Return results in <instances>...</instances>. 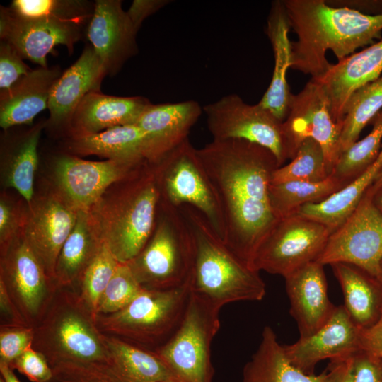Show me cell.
<instances>
[{
	"instance_id": "obj_1",
	"label": "cell",
	"mask_w": 382,
	"mask_h": 382,
	"mask_svg": "<svg viewBox=\"0 0 382 382\" xmlns=\"http://www.w3.org/2000/svg\"><path fill=\"white\" fill-rule=\"evenodd\" d=\"M197 154L221 207L223 241L253 268L258 248L279 220L269 193L278 162L267 149L242 139H213Z\"/></svg>"
},
{
	"instance_id": "obj_10",
	"label": "cell",
	"mask_w": 382,
	"mask_h": 382,
	"mask_svg": "<svg viewBox=\"0 0 382 382\" xmlns=\"http://www.w3.org/2000/svg\"><path fill=\"white\" fill-rule=\"evenodd\" d=\"M208 129L213 139H242L270 150L278 164L289 159L283 122L259 103H246L236 93L205 105Z\"/></svg>"
},
{
	"instance_id": "obj_3",
	"label": "cell",
	"mask_w": 382,
	"mask_h": 382,
	"mask_svg": "<svg viewBox=\"0 0 382 382\" xmlns=\"http://www.w3.org/2000/svg\"><path fill=\"white\" fill-rule=\"evenodd\" d=\"M193 241L192 291L221 308L238 301H259L266 285L259 272L235 255L195 208L179 207Z\"/></svg>"
},
{
	"instance_id": "obj_30",
	"label": "cell",
	"mask_w": 382,
	"mask_h": 382,
	"mask_svg": "<svg viewBox=\"0 0 382 382\" xmlns=\"http://www.w3.org/2000/svg\"><path fill=\"white\" fill-rule=\"evenodd\" d=\"M327 372L308 374L294 366L273 329L265 326L260 342L243 370V382H325Z\"/></svg>"
},
{
	"instance_id": "obj_37",
	"label": "cell",
	"mask_w": 382,
	"mask_h": 382,
	"mask_svg": "<svg viewBox=\"0 0 382 382\" xmlns=\"http://www.w3.org/2000/svg\"><path fill=\"white\" fill-rule=\"evenodd\" d=\"M330 175L322 147L314 139H306L301 143L288 164L274 170L271 183L296 180L320 182Z\"/></svg>"
},
{
	"instance_id": "obj_14",
	"label": "cell",
	"mask_w": 382,
	"mask_h": 382,
	"mask_svg": "<svg viewBox=\"0 0 382 382\" xmlns=\"http://www.w3.org/2000/svg\"><path fill=\"white\" fill-rule=\"evenodd\" d=\"M283 128L289 159L302 141L314 139L324 151L331 175L340 156L339 143L342 125L334 120L328 96L317 81L311 79L300 92L293 94Z\"/></svg>"
},
{
	"instance_id": "obj_2",
	"label": "cell",
	"mask_w": 382,
	"mask_h": 382,
	"mask_svg": "<svg viewBox=\"0 0 382 382\" xmlns=\"http://www.w3.org/2000/svg\"><path fill=\"white\" fill-rule=\"evenodd\" d=\"M291 29V69L323 76L331 64L330 50L338 61L381 39L382 14L369 15L345 6H332L326 0H283Z\"/></svg>"
},
{
	"instance_id": "obj_17",
	"label": "cell",
	"mask_w": 382,
	"mask_h": 382,
	"mask_svg": "<svg viewBox=\"0 0 382 382\" xmlns=\"http://www.w3.org/2000/svg\"><path fill=\"white\" fill-rule=\"evenodd\" d=\"M77 212L59 193L52 194L31 205L23 219V237L55 284L57 259L75 225Z\"/></svg>"
},
{
	"instance_id": "obj_9",
	"label": "cell",
	"mask_w": 382,
	"mask_h": 382,
	"mask_svg": "<svg viewBox=\"0 0 382 382\" xmlns=\"http://www.w3.org/2000/svg\"><path fill=\"white\" fill-rule=\"evenodd\" d=\"M151 164L160 199L176 208L184 205L195 208L223 240L224 223L219 200L189 139Z\"/></svg>"
},
{
	"instance_id": "obj_42",
	"label": "cell",
	"mask_w": 382,
	"mask_h": 382,
	"mask_svg": "<svg viewBox=\"0 0 382 382\" xmlns=\"http://www.w3.org/2000/svg\"><path fill=\"white\" fill-rule=\"evenodd\" d=\"M34 328L0 326V361L10 365L32 345Z\"/></svg>"
},
{
	"instance_id": "obj_16",
	"label": "cell",
	"mask_w": 382,
	"mask_h": 382,
	"mask_svg": "<svg viewBox=\"0 0 382 382\" xmlns=\"http://www.w3.org/2000/svg\"><path fill=\"white\" fill-rule=\"evenodd\" d=\"M76 22L53 18H23L1 6L0 38L11 43L23 59L47 67V56L57 45L70 54L83 37V26Z\"/></svg>"
},
{
	"instance_id": "obj_6",
	"label": "cell",
	"mask_w": 382,
	"mask_h": 382,
	"mask_svg": "<svg viewBox=\"0 0 382 382\" xmlns=\"http://www.w3.org/2000/svg\"><path fill=\"white\" fill-rule=\"evenodd\" d=\"M191 293V280L172 289H143L120 311L98 316L96 325L105 335L155 352L178 329Z\"/></svg>"
},
{
	"instance_id": "obj_53",
	"label": "cell",
	"mask_w": 382,
	"mask_h": 382,
	"mask_svg": "<svg viewBox=\"0 0 382 382\" xmlns=\"http://www.w3.org/2000/svg\"><path fill=\"white\" fill-rule=\"evenodd\" d=\"M373 201L376 207L382 213V189L374 192Z\"/></svg>"
},
{
	"instance_id": "obj_23",
	"label": "cell",
	"mask_w": 382,
	"mask_h": 382,
	"mask_svg": "<svg viewBox=\"0 0 382 382\" xmlns=\"http://www.w3.org/2000/svg\"><path fill=\"white\" fill-rule=\"evenodd\" d=\"M192 100L174 103H151L137 125L145 134L149 149V163H154L187 139L202 113Z\"/></svg>"
},
{
	"instance_id": "obj_45",
	"label": "cell",
	"mask_w": 382,
	"mask_h": 382,
	"mask_svg": "<svg viewBox=\"0 0 382 382\" xmlns=\"http://www.w3.org/2000/svg\"><path fill=\"white\" fill-rule=\"evenodd\" d=\"M354 382H382V361L360 349L353 355Z\"/></svg>"
},
{
	"instance_id": "obj_55",
	"label": "cell",
	"mask_w": 382,
	"mask_h": 382,
	"mask_svg": "<svg viewBox=\"0 0 382 382\" xmlns=\"http://www.w3.org/2000/svg\"><path fill=\"white\" fill-rule=\"evenodd\" d=\"M379 281L382 283V260H381V274H380Z\"/></svg>"
},
{
	"instance_id": "obj_34",
	"label": "cell",
	"mask_w": 382,
	"mask_h": 382,
	"mask_svg": "<svg viewBox=\"0 0 382 382\" xmlns=\"http://www.w3.org/2000/svg\"><path fill=\"white\" fill-rule=\"evenodd\" d=\"M345 187L343 183L331 175L320 182L296 180L271 183L270 199L279 219L294 214L305 204L323 201Z\"/></svg>"
},
{
	"instance_id": "obj_19",
	"label": "cell",
	"mask_w": 382,
	"mask_h": 382,
	"mask_svg": "<svg viewBox=\"0 0 382 382\" xmlns=\"http://www.w3.org/2000/svg\"><path fill=\"white\" fill-rule=\"evenodd\" d=\"M137 33L120 0L94 2L86 37L107 76H115L125 62L137 54Z\"/></svg>"
},
{
	"instance_id": "obj_31",
	"label": "cell",
	"mask_w": 382,
	"mask_h": 382,
	"mask_svg": "<svg viewBox=\"0 0 382 382\" xmlns=\"http://www.w3.org/2000/svg\"><path fill=\"white\" fill-rule=\"evenodd\" d=\"M45 127L46 121L38 122L13 138L2 149L4 185L16 190L28 204L33 197L38 165L37 147Z\"/></svg>"
},
{
	"instance_id": "obj_28",
	"label": "cell",
	"mask_w": 382,
	"mask_h": 382,
	"mask_svg": "<svg viewBox=\"0 0 382 382\" xmlns=\"http://www.w3.org/2000/svg\"><path fill=\"white\" fill-rule=\"evenodd\" d=\"M102 243L90 209L78 210L75 225L62 248L56 264L54 277L57 287L78 291L83 274Z\"/></svg>"
},
{
	"instance_id": "obj_11",
	"label": "cell",
	"mask_w": 382,
	"mask_h": 382,
	"mask_svg": "<svg viewBox=\"0 0 382 382\" xmlns=\"http://www.w3.org/2000/svg\"><path fill=\"white\" fill-rule=\"evenodd\" d=\"M331 233L323 224L296 213L281 218L258 248L253 268L284 278L316 261Z\"/></svg>"
},
{
	"instance_id": "obj_8",
	"label": "cell",
	"mask_w": 382,
	"mask_h": 382,
	"mask_svg": "<svg viewBox=\"0 0 382 382\" xmlns=\"http://www.w3.org/2000/svg\"><path fill=\"white\" fill-rule=\"evenodd\" d=\"M221 308L192 291L180 325L154 352L178 382H213L212 342L220 328Z\"/></svg>"
},
{
	"instance_id": "obj_51",
	"label": "cell",
	"mask_w": 382,
	"mask_h": 382,
	"mask_svg": "<svg viewBox=\"0 0 382 382\" xmlns=\"http://www.w3.org/2000/svg\"><path fill=\"white\" fill-rule=\"evenodd\" d=\"M332 6H345L369 15L382 14V1H326ZM366 14V13H365Z\"/></svg>"
},
{
	"instance_id": "obj_46",
	"label": "cell",
	"mask_w": 382,
	"mask_h": 382,
	"mask_svg": "<svg viewBox=\"0 0 382 382\" xmlns=\"http://www.w3.org/2000/svg\"><path fill=\"white\" fill-rule=\"evenodd\" d=\"M23 220L14 206L6 199L0 200V245L4 248L22 231Z\"/></svg>"
},
{
	"instance_id": "obj_48",
	"label": "cell",
	"mask_w": 382,
	"mask_h": 382,
	"mask_svg": "<svg viewBox=\"0 0 382 382\" xmlns=\"http://www.w3.org/2000/svg\"><path fill=\"white\" fill-rule=\"evenodd\" d=\"M360 347L382 361V313L378 320L366 328H360Z\"/></svg>"
},
{
	"instance_id": "obj_27",
	"label": "cell",
	"mask_w": 382,
	"mask_h": 382,
	"mask_svg": "<svg viewBox=\"0 0 382 382\" xmlns=\"http://www.w3.org/2000/svg\"><path fill=\"white\" fill-rule=\"evenodd\" d=\"M67 149L72 155H96L136 166L149 161L146 137L137 124L117 126L96 134L70 136Z\"/></svg>"
},
{
	"instance_id": "obj_43",
	"label": "cell",
	"mask_w": 382,
	"mask_h": 382,
	"mask_svg": "<svg viewBox=\"0 0 382 382\" xmlns=\"http://www.w3.org/2000/svg\"><path fill=\"white\" fill-rule=\"evenodd\" d=\"M17 50L8 42H0V91L9 89L32 71Z\"/></svg>"
},
{
	"instance_id": "obj_56",
	"label": "cell",
	"mask_w": 382,
	"mask_h": 382,
	"mask_svg": "<svg viewBox=\"0 0 382 382\" xmlns=\"http://www.w3.org/2000/svg\"><path fill=\"white\" fill-rule=\"evenodd\" d=\"M162 382H178L173 378H170V379H168V380H166L164 381H162Z\"/></svg>"
},
{
	"instance_id": "obj_21",
	"label": "cell",
	"mask_w": 382,
	"mask_h": 382,
	"mask_svg": "<svg viewBox=\"0 0 382 382\" xmlns=\"http://www.w3.org/2000/svg\"><path fill=\"white\" fill-rule=\"evenodd\" d=\"M323 267L313 261L284 277L290 314L296 322L299 337L316 332L336 308L328 297Z\"/></svg>"
},
{
	"instance_id": "obj_40",
	"label": "cell",
	"mask_w": 382,
	"mask_h": 382,
	"mask_svg": "<svg viewBox=\"0 0 382 382\" xmlns=\"http://www.w3.org/2000/svg\"><path fill=\"white\" fill-rule=\"evenodd\" d=\"M143 289L127 263H120L100 299L97 317L116 313Z\"/></svg>"
},
{
	"instance_id": "obj_49",
	"label": "cell",
	"mask_w": 382,
	"mask_h": 382,
	"mask_svg": "<svg viewBox=\"0 0 382 382\" xmlns=\"http://www.w3.org/2000/svg\"><path fill=\"white\" fill-rule=\"evenodd\" d=\"M0 326H28L1 282H0Z\"/></svg>"
},
{
	"instance_id": "obj_18",
	"label": "cell",
	"mask_w": 382,
	"mask_h": 382,
	"mask_svg": "<svg viewBox=\"0 0 382 382\" xmlns=\"http://www.w3.org/2000/svg\"><path fill=\"white\" fill-rule=\"evenodd\" d=\"M360 328L352 321L346 309L336 306L329 320L316 332L299 337L293 344L283 345L290 362L303 372L313 374L322 360L346 358L361 349Z\"/></svg>"
},
{
	"instance_id": "obj_54",
	"label": "cell",
	"mask_w": 382,
	"mask_h": 382,
	"mask_svg": "<svg viewBox=\"0 0 382 382\" xmlns=\"http://www.w3.org/2000/svg\"><path fill=\"white\" fill-rule=\"evenodd\" d=\"M371 188L374 192L382 189V169Z\"/></svg>"
},
{
	"instance_id": "obj_29",
	"label": "cell",
	"mask_w": 382,
	"mask_h": 382,
	"mask_svg": "<svg viewBox=\"0 0 382 382\" xmlns=\"http://www.w3.org/2000/svg\"><path fill=\"white\" fill-rule=\"evenodd\" d=\"M344 298L343 306L359 328L374 324L382 313V283L354 265H330Z\"/></svg>"
},
{
	"instance_id": "obj_35",
	"label": "cell",
	"mask_w": 382,
	"mask_h": 382,
	"mask_svg": "<svg viewBox=\"0 0 382 382\" xmlns=\"http://www.w3.org/2000/svg\"><path fill=\"white\" fill-rule=\"evenodd\" d=\"M382 110V75L355 91L345 111L340 137V154L359 140L361 132Z\"/></svg>"
},
{
	"instance_id": "obj_39",
	"label": "cell",
	"mask_w": 382,
	"mask_h": 382,
	"mask_svg": "<svg viewBox=\"0 0 382 382\" xmlns=\"http://www.w3.org/2000/svg\"><path fill=\"white\" fill-rule=\"evenodd\" d=\"M120 263L103 242L96 257L82 275L78 291L95 320L103 294Z\"/></svg>"
},
{
	"instance_id": "obj_4",
	"label": "cell",
	"mask_w": 382,
	"mask_h": 382,
	"mask_svg": "<svg viewBox=\"0 0 382 382\" xmlns=\"http://www.w3.org/2000/svg\"><path fill=\"white\" fill-rule=\"evenodd\" d=\"M159 201L154 169L147 163L125 179L111 202L101 198L90 209L100 240L119 262L127 263L146 245Z\"/></svg>"
},
{
	"instance_id": "obj_5",
	"label": "cell",
	"mask_w": 382,
	"mask_h": 382,
	"mask_svg": "<svg viewBox=\"0 0 382 382\" xmlns=\"http://www.w3.org/2000/svg\"><path fill=\"white\" fill-rule=\"evenodd\" d=\"M33 328L32 347L50 366L68 361L110 364L104 335L76 290L58 288Z\"/></svg>"
},
{
	"instance_id": "obj_33",
	"label": "cell",
	"mask_w": 382,
	"mask_h": 382,
	"mask_svg": "<svg viewBox=\"0 0 382 382\" xmlns=\"http://www.w3.org/2000/svg\"><path fill=\"white\" fill-rule=\"evenodd\" d=\"M103 335L110 364L125 382H162L173 378L166 364L154 352Z\"/></svg>"
},
{
	"instance_id": "obj_13",
	"label": "cell",
	"mask_w": 382,
	"mask_h": 382,
	"mask_svg": "<svg viewBox=\"0 0 382 382\" xmlns=\"http://www.w3.org/2000/svg\"><path fill=\"white\" fill-rule=\"evenodd\" d=\"M0 282L31 328L40 322L58 289L29 247L22 231L1 248Z\"/></svg>"
},
{
	"instance_id": "obj_12",
	"label": "cell",
	"mask_w": 382,
	"mask_h": 382,
	"mask_svg": "<svg viewBox=\"0 0 382 382\" xmlns=\"http://www.w3.org/2000/svg\"><path fill=\"white\" fill-rule=\"evenodd\" d=\"M369 187L355 209L329 236L316 260L323 265L345 262L380 279L382 260V213Z\"/></svg>"
},
{
	"instance_id": "obj_52",
	"label": "cell",
	"mask_w": 382,
	"mask_h": 382,
	"mask_svg": "<svg viewBox=\"0 0 382 382\" xmlns=\"http://www.w3.org/2000/svg\"><path fill=\"white\" fill-rule=\"evenodd\" d=\"M1 376L5 382H21L8 364L0 361Z\"/></svg>"
},
{
	"instance_id": "obj_32",
	"label": "cell",
	"mask_w": 382,
	"mask_h": 382,
	"mask_svg": "<svg viewBox=\"0 0 382 382\" xmlns=\"http://www.w3.org/2000/svg\"><path fill=\"white\" fill-rule=\"evenodd\" d=\"M381 169L382 146L374 162L349 185L323 201L301 207L295 213L323 224L332 233L355 209Z\"/></svg>"
},
{
	"instance_id": "obj_57",
	"label": "cell",
	"mask_w": 382,
	"mask_h": 382,
	"mask_svg": "<svg viewBox=\"0 0 382 382\" xmlns=\"http://www.w3.org/2000/svg\"><path fill=\"white\" fill-rule=\"evenodd\" d=\"M0 382H5L4 380L3 379V378L1 376L0 378Z\"/></svg>"
},
{
	"instance_id": "obj_20",
	"label": "cell",
	"mask_w": 382,
	"mask_h": 382,
	"mask_svg": "<svg viewBox=\"0 0 382 382\" xmlns=\"http://www.w3.org/2000/svg\"><path fill=\"white\" fill-rule=\"evenodd\" d=\"M105 69L89 44L77 60L55 82L48 100L46 127L69 131L74 113L86 95L100 91Z\"/></svg>"
},
{
	"instance_id": "obj_38",
	"label": "cell",
	"mask_w": 382,
	"mask_h": 382,
	"mask_svg": "<svg viewBox=\"0 0 382 382\" xmlns=\"http://www.w3.org/2000/svg\"><path fill=\"white\" fill-rule=\"evenodd\" d=\"M8 8L23 18H53L88 25L94 3L83 0H13Z\"/></svg>"
},
{
	"instance_id": "obj_24",
	"label": "cell",
	"mask_w": 382,
	"mask_h": 382,
	"mask_svg": "<svg viewBox=\"0 0 382 382\" xmlns=\"http://www.w3.org/2000/svg\"><path fill=\"white\" fill-rule=\"evenodd\" d=\"M59 66L32 69L9 89L0 91V126L4 130L31 125L47 108L51 91L62 74Z\"/></svg>"
},
{
	"instance_id": "obj_25",
	"label": "cell",
	"mask_w": 382,
	"mask_h": 382,
	"mask_svg": "<svg viewBox=\"0 0 382 382\" xmlns=\"http://www.w3.org/2000/svg\"><path fill=\"white\" fill-rule=\"evenodd\" d=\"M151 103L141 96H114L92 91L76 108L68 132L70 136L84 135L136 124Z\"/></svg>"
},
{
	"instance_id": "obj_41",
	"label": "cell",
	"mask_w": 382,
	"mask_h": 382,
	"mask_svg": "<svg viewBox=\"0 0 382 382\" xmlns=\"http://www.w3.org/2000/svg\"><path fill=\"white\" fill-rule=\"evenodd\" d=\"M48 382H125L108 363L68 361L50 366Z\"/></svg>"
},
{
	"instance_id": "obj_15",
	"label": "cell",
	"mask_w": 382,
	"mask_h": 382,
	"mask_svg": "<svg viewBox=\"0 0 382 382\" xmlns=\"http://www.w3.org/2000/svg\"><path fill=\"white\" fill-rule=\"evenodd\" d=\"M143 166L92 161L64 154L54 159L53 173L59 194L76 210L90 209L110 185L122 182Z\"/></svg>"
},
{
	"instance_id": "obj_44",
	"label": "cell",
	"mask_w": 382,
	"mask_h": 382,
	"mask_svg": "<svg viewBox=\"0 0 382 382\" xmlns=\"http://www.w3.org/2000/svg\"><path fill=\"white\" fill-rule=\"evenodd\" d=\"M9 366L25 376L32 382H48L52 370L45 357L32 345L28 347Z\"/></svg>"
},
{
	"instance_id": "obj_26",
	"label": "cell",
	"mask_w": 382,
	"mask_h": 382,
	"mask_svg": "<svg viewBox=\"0 0 382 382\" xmlns=\"http://www.w3.org/2000/svg\"><path fill=\"white\" fill-rule=\"evenodd\" d=\"M291 30L283 1L272 3L266 33L272 47L274 66L270 83L258 103L283 122L288 115L293 94L286 79L291 64Z\"/></svg>"
},
{
	"instance_id": "obj_36",
	"label": "cell",
	"mask_w": 382,
	"mask_h": 382,
	"mask_svg": "<svg viewBox=\"0 0 382 382\" xmlns=\"http://www.w3.org/2000/svg\"><path fill=\"white\" fill-rule=\"evenodd\" d=\"M373 128L363 139L357 140L338 158L331 175L349 185L378 157L382 146V110L373 119Z\"/></svg>"
},
{
	"instance_id": "obj_47",
	"label": "cell",
	"mask_w": 382,
	"mask_h": 382,
	"mask_svg": "<svg viewBox=\"0 0 382 382\" xmlns=\"http://www.w3.org/2000/svg\"><path fill=\"white\" fill-rule=\"evenodd\" d=\"M167 0H134L127 13L137 32L143 21L166 6Z\"/></svg>"
},
{
	"instance_id": "obj_7",
	"label": "cell",
	"mask_w": 382,
	"mask_h": 382,
	"mask_svg": "<svg viewBox=\"0 0 382 382\" xmlns=\"http://www.w3.org/2000/svg\"><path fill=\"white\" fill-rule=\"evenodd\" d=\"M193 259L192 238L184 216L160 199L153 232L127 265L143 289L167 290L190 280Z\"/></svg>"
},
{
	"instance_id": "obj_50",
	"label": "cell",
	"mask_w": 382,
	"mask_h": 382,
	"mask_svg": "<svg viewBox=\"0 0 382 382\" xmlns=\"http://www.w3.org/2000/svg\"><path fill=\"white\" fill-rule=\"evenodd\" d=\"M352 359L353 356L330 360L325 382H354Z\"/></svg>"
},
{
	"instance_id": "obj_22",
	"label": "cell",
	"mask_w": 382,
	"mask_h": 382,
	"mask_svg": "<svg viewBox=\"0 0 382 382\" xmlns=\"http://www.w3.org/2000/svg\"><path fill=\"white\" fill-rule=\"evenodd\" d=\"M382 75V38L359 52L331 64L320 77L334 120L342 125L347 102L358 88Z\"/></svg>"
}]
</instances>
